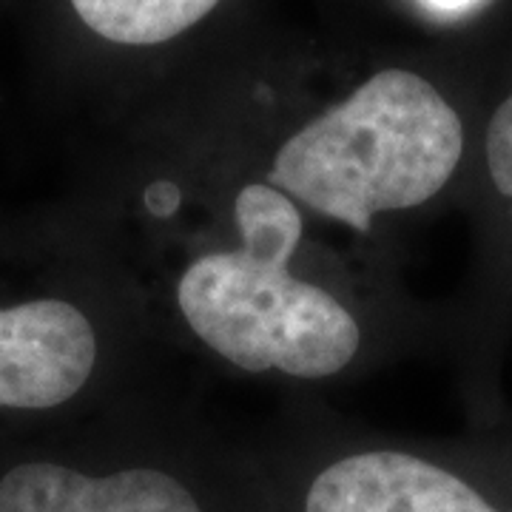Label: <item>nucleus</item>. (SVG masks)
<instances>
[{"mask_svg": "<svg viewBox=\"0 0 512 512\" xmlns=\"http://www.w3.org/2000/svg\"><path fill=\"white\" fill-rule=\"evenodd\" d=\"M234 222L239 248L197 256L177 279L185 325L248 373H342L362 348V328L339 296L291 274L305 231L296 202L271 183H248L234 197Z\"/></svg>", "mask_w": 512, "mask_h": 512, "instance_id": "nucleus-1", "label": "nucleus"}, {"mask_svg": "<svg viewBox=\"0 0 512 512\" xmlns=\"http://www.w3.org/2000/svg\"><path fill=\"white\" fill-rule=\"evenodd\" d=\"M427 3H433V6H439V9H447V12H458V9L473 6L476 0H427Z\"/></svg>", "mask_w": 512, "mask_h": 512, "instance_id": "nucleus-8", "label": "nucleus"}, {"mask_svg": "<svg viewBox=\"0 0 512 512\" xmlns=\"http://www.w3.org/2000/svg\"><path fill=\"white\" fill-rule=\"evenodd\" d=\"M220 0H72L94 35L120 46H157L197 26Z\"/></svg>", "mask_w": 512, "mask_h": 512, "instance_id": "nucleus-6", "label": "nucleus"}, {"mask_svg": "<svg viewBox=\"0 0 512 512\" xmlns=\"http://www.w3.org/2000/svg\"><path fill=\"white\" fill-rule=\"evenodd\" d=\"M274 490L276 512H512L456 467L402 447H350Z\"/></svg>", "mask_w": 512, "mask_h": 512, "instance_id": "nucleus-3", "label": "nucleus"}, {"mask_svg": "<svg viewBox=\"0 0 512 512\" xmlns=\"http://www.w3.org/2000/svg\"><path fill=\"white\" fill-rule=\"evenodd\" d=\"M487 171L495 191L512 200V94L498 106L487 128Z\"/></svg>", "mask_w": 512, "mask_h": 512, "instance_id": "nucleus-7", "label": "nucleus"}, {"mask_svg": "<svg viewBox=\"0 0 512 512\" xmlns=\"http://www.w3.org/2000/svg\"><path fill=\"white\" fill-rule=\"evenodd\" d=\"M97 336L89 316L63 299L0 308V407L49 410L92 376Z\"/></svg>", "mask_w": 512, "mask_h": 512, "instance_id": "nucleus-5", "label": "nucleus"}, {"mask_svg": "<svg viewBox=\"0 0 512 512\" xmlns=\"http://www.w3.org/2000/svg\"><path fill=\"white\" fill-rule=\"evenodd\" d=\"M0 512H276L271 490L231 493L163 461L86 473L23 461L0 478Z\"/></svg>", "mask_w": 512, "mask_h": 512, "instance_id": "nucleus-4", "label": "nucleus"}, {"mask_svg": "<svg viewBox=\"0 0 512 512\" xmlns=\"http://www.w3.org/2000/svg\"><path fill=\"white\" fill-rule=\"evenodd\" d=\"M464 126L421 74L382 69L293 131L268 180L293 202L365 234L376 214L419 208L456 174Z\"/></svg>", "mask_w": 512, "mask_h": 512, "instance_id": "nucleus-2", "label": "nucleus"}]
</instances>
